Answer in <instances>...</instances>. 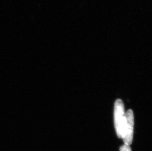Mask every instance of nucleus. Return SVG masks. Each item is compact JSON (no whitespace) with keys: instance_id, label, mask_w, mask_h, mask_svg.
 I'll return each instance as SVG.
<instances>
[{"instance_id":"f257e3e1","label":"nucleus","mask_w":152,"mask_h":151,"mask_svg":"<svg viewBox=\"0 0 152 151\" xmlns=\"http://www.w3.org/2000/svg\"><path fill=\"white\" fill-rule=\"evenodd\" d=\"M134 126V113L132 110H128L125 114V122L122 128V138L125 144L129 146L133 138Z\"/></svg>"},{"instance_id":"f03ea898","label":"nucleus","mask_w":152,"mask_h":151,"mask_svg":"<svg viewBox=\"0 0 152 151\" xmlns=\"http://www.w3.org/2000/svg\"><path fill=\"white\" fill-rule=\"evenodd\" d=\"M124 106L122 100L117 99L114 105V125L117 134L119 138H122V128L125 122Z\"/></svg>"},{"instance_id":"7ed1b4c3","label":"nucleus","mask_w":152,"mask_h":151,"mask_svg":"<svg viewBox=\"0 0 152 151\" xmlns=\"http://www.w3.org/2000/svg\"><path fill=\"white\" fill-rule=\"evenodd\" d=\"M120 151H132V150H131V147H129V146L125 144L120 147Z\"/></svg>"}]
</instances>
